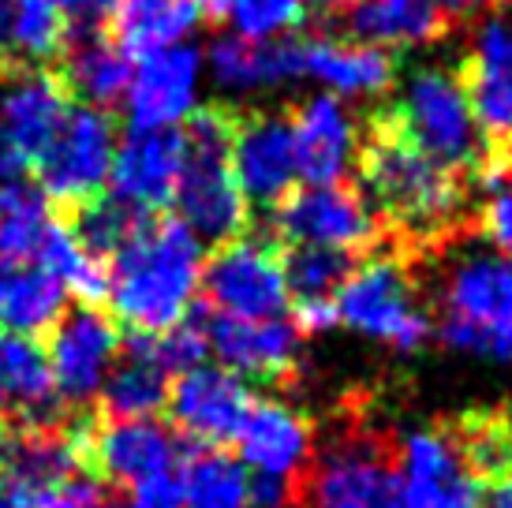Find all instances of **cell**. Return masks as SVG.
I'll return each instance as SVG.
<instances>
[{
    "instance_id": "cell-1",
    "label": "cell",
    "mask_w": 512,
    "mask_h": 508,
    "mask_svg": "<svg viewBox=\"0 0 512 508\" xmlns=\"http://www.w3.org/2000/svg\"><path fill=\"white\" fill-rule=\"evenodd\" d=\"M202 240L180 217H146L109 258L105 299L131 333H161L191 314L202 284Z\"/></svg>"
},
{
    "instance_id": "cell-2",
    "label": "cell",
    "mask_w": 512,
    "mask_h": 508,
    "mask_svg": "<svg viewBox=\"0 0 512 508\" xmlns=\"http://www.w3.org/2000/svg\"><path fill=\"white\" fill-rule=\"evenodd\" d=\"M356 165L374 210L404 236H449L468 210V172L441 165L438 157L404 139L385 109L370 120Z\"/></svg>"
},
{
    "instance_id": "cell-3",
    "label": "cell",
    "mask_w": 512,
    "mask_h": 508,
    "mask_svg": "<svg viewBox=\"0 0 512 508\" xmlns=\"http://www.w3.org/2000/svg\"><path fill=\"white\" fill-rule=\"evenodd\" d=\"M236 116L240 113H232L228 105H210V109H195L184 127L187 157L172 202L180 210V221L199 240L210 243H228L243 236L247 217H251V206L228 161Z\"/></svg>"
},
{
    "instance_id": "cell-4",
    "label": "cell",
    "mask_w": 512,
    "mask_h": 508,
    "mask_svg": "<svg viewBox=\"0 0 512 508\" xmlns=\"http://www.w3.org/2000/svg\"><path fill=\"white\" fill-rule=\"evenodd\" d=\"M438 337L475 359H512V254H456L441 281Z\"/></svg>"
},
{
    "instance_id": "cell-5",
    "label": "cell",
    "mask_w": 512,
    "mask_h": 508,
    "mask_svg": "<svg viewBox=\"0 0 512 508\" xmlns=\"http://www.w3.org/2000/svg\"><path fill=\"white\" fill-rule=\"evenodd\" d=\"M385 116L404 139L460 172L483 169V135L471 116L460 75L449 68H419L408 75L404 94Z\"/></svg>"
},
{
    "instance_id": "cell-6",
    "label": "cell",
    "mask_w": 512,
    "mask_h": 508,
    "mask_svg": "<svg viewBox=\"0 0 512 508\" xmlns=\"http://www.w3.org/2000/svg\"><path fill=\"white\" fill-rule=\"evenodd\" d=\"M337 322L397 352H419L434 333V318L415 303V284L397 258H367L333 296Z\"/></svg>"
},
{
    "instance_id": "cell-7",
    "label": "cell",
    "mask_w": 512,
    "mask_h": 508,
    "mask_svg": "<svg viewBox=\"0 0 512 508\" xmlns=\"http://www.w3.org/2000/svg\"><path fill=\"white\" fill-rule=\"evenodd\" d=\"M116 154V124L105 109L79 105L68 109L60 124L57 139L49 142V150L38 157V180L42 195L79 210L83 202L98 198L109 184Z\"/></svg>"
},
{
    "instance_id": "cell-8",
    "label": "cell",
    "mask_w": 512,
    "mask_h": 508,
    "mask_svg": "<svg viewBox=\"0 0 512 508\" xmlns=\"http://www.w3.org/2000/svg\"><path fill=\"white\" fill-rule=\"evenodd\" d=\"M202 292L214 314L228 318H281L288 311V284L273 240L236 236L217 247L202 266Z\"/></svg>"
},
{
    "instance_id": "cell-9",
    "label": "cell",
    "mask_w": 512,
    "mask_h": 508,
    "mask_svg": "<svg viewBox=\"0 0 512 508\" xmlns=\"http://www.w3.org/2000/svg\"><path fill=\"white\" fill-rule=\"evenodd\" d=\"M270 228L288 243L333 247L348 254L374 247L382 236V221L367 195L344 184H303V191H288L270 210Z\"/></svg>"
},
{
    "instance_id": "cell-10",
    "label": "cell",
    "mask_w": 512,
    "mask_h": 508,
    "mask_svg": "<svg viewBox=\"0 0 512 508\" xmlns=\"http://www.w3.org/2000/svg\"><path fill=\"white\" fill-rule=\"evenodd\" d=\"M404 508H483V479L449 426L412 430L397 449Z\"/></svg>"
},
{
    "instance_id": "cell-11",
    "label": "cell",
    "mask_w": 512,
    "mask_h": 508,
    "mask_svg": "<svg viewBox=\"0 0 512 508\" xmlns=\"http://www.w3.org/2000/svg\"><path fill=\"white\" fill-rule=\"evenodd\" d=\"M83 464L94 479L116 486H139V482L176 475L180 471V441L157 419H101L83 423Z\"/></svg>"
},
{
    "instance_id": "cell-12",
    "label": "cell",
    "mask_w": 512,
    "mask_h": 508,
    "mask_svg": "<svg viewBox=\"0 0 512 508\" xmlns=\"http://www.w3.org/2000/svg\"><path fill=\"white\" fill-rule=\"evenodd\" d=\"M120 355V333L116 325L94 307L64 311L49 337V378L60 408H86L94 404L101 385Z\"/></svg>"
},
{
    "instance_id": "cell-13",
    "label": "cell",
    "mask_w": 512,
    "mask_h": 508,
    "mask_svg": "<svg viewBox=\"0 0 512 508\" xmlns=\"http://www.w3.org/2000/svg\"><path fill=\"white\" fill-rule=\"evenodd\" d=\"M397 479V452L374 434H352L314 460L303 479V501L314 508H378Z\"/></svg>"
},
{
    "instance_id": "cell-14",
    "label": "cell",
    "mask_w": 512,
    "mask_h": 508,
    "mask_svg": "<svg viewBox=\"0 0 512 508\" xmlns=\"http://www.w3.org/2000/svg\"><path fill=\"white\" fill-rule=\"evenodd\" d=\"M251 404L255 396L247 389V381L236 378L232 370L206 367V363L176 374L165 400L172 426L199 449H221L228 441H236Z\"/></svg>"
},
{
    "instance_id": "cell-15",
    "label": "cell",
    "mask_w": 512,
    "mask_h": 508,
    "mask_svg": "<svg viewBox=\"0 0 512 508\" xmlns=\"http://www.w3.org/2000/svg\"><path fill=\"white\" fill-rule=\"evenodd\" d=\"M460 86L468 94L471 116L501 161H512V19H486L475 30Z\"/></svg>"
},
{
    "instance_id": "cell-16",
    "label": "cell",
    "mask_w": 512,
    "mask_h": 508,
    "mask_svg": "<svg viewBox=\"0 0 512 508\" xmlns=\"http://www.w3.org/2000/svg\"><path fill=\"white\" fill-rule=\"evenodd\" d=\"M202 53L195 45H172L139 60L124 90V113L131 131L180 127L199 109Z\"/></svg>"
},
{
    "instance_id": "cell-17",
    "label": "cell",
    "mask_w": 512,
    "mask_h": 508,
    "mask_svg": "<svg viewBox=\"0 0 512 508\" xmlns=\"http://www.w3.org/2000/svg\"><path fill=\"white\" fill-rule=\"evenodd\" d=\"M240 464L258 479H277L296 486L303 497V479L314 464V434L307 415H299L285 400H255L240 434H236Z\"/></svg>"
},
{
    "instance_id": "cell-18",
    "label": "cell",
    "mask_w": 512,
    "mask_h": 508,
    "mask_svg": "<svg viewBox=\"0 0 512 508\" xmlns=\"http://www.w3.org/2000/svg\"><path fill=\"white\" fill-rule=\"evenodd\" d=\"M228 161L247 206L273 210L296 184V146L288 120L270 113L236 116Z\"/></svg>"
},
{
    "instance_id": "cell-19",
    "label": "cell",
    "mask_w": 512,
    "mask_h": 508,
    "mask_svg": "<svg viewBox=\"0 0 512 508\" xmlns=\"http://www.w3.org/2000/svg\"><path fill=\"white\" fill-rule=\"evenodd\" d=\"M187 142L180 127H157V131H128V139L116 142L109 184L113 198L128 202L135 210L154 213L172 202L180 172H184Z\"/></svg>"
},
{
    "instance_id": "cell-20",
    "label": "cell",
    "mask_w": 512,
    "mask_h": 508,
    "mask_svg": "<svg viewBox=\"0 0 512 508\" xmlns=\"http://www.w3.org/2000/svg\"><path fill=\"white\" fill-rule=\"evenodd\" d=\"M288 127L296 146V176H303V184L322 187L348 180L359 154V131L341 98L314 94L292 113Z\"/></svg>"
},
{
    "instance_id": "cell-21",
    "label": "cell",
    "mask_w": 512,
    "mask_h": 508,
    "mask_svg": "<svg viewBox=\"0 0 512 508\" xmlns=\"http://www.w3.org/2000/svg\"><path fill=\"white\" fill-rule=\"evenodd\" d=\"M210 348L221 359V367L236 378L285 381L296 370L299 333L285 318H228L214 314L206 322Z\"/></svg>"
},
{
    "instance_id": "cell-22",
    "label": "cell",
    "mask_w": 512,
    "mask_h": 508,
    "mask_svg": "<svg viewBox=\"0 0 512 508\" xmlns=\"http://www.w3.org/2000/svg\"><path fill=\"white\" fill-rule=\"evenodd\" d=\"M68 109L72 94L57 71H19L0 98V135L12 142L27 169H34L49 142L57 139Z\"/></svg>"
},
{
    "instance_id": "cell-23",
    "label": "cell",
    "mask_w": 512,
    "mask_h": 508,
    "mask_svg": "<svg viewBox=\"0 0 512 508\" xmlns=\"http://www.w3.org/2000/svg\"><path fill=\"white\" fill-rule=\"evenodd\" d=\"M206 68H210L217 86L236 90V94L281 86L303 75V42L288 38V34L285 38H266V42L221 34L206 49Z\"/></svg>"
},
{
    "instance_id": "cell-24",
    "label": "cell",
    "mask_w": 512,
    "mask_h": 508,
    "mask_svg": "<svg viewBox=\"0 0 512 508\" xmlns=\"http://www.w3.org/2000/svg\"><path fill=\"white\" fill-rule=\"evenodd\" d=\"M57 408L45 352L30 337L0 329V426L60 423Z\"/></svg>"
},
{
    "instance_id": "cell-25",
    "label": "cell",
    "mask_w": 512,
    "mask_h": 508,
    "mask_svg": "<svg viewBox=\"0 0 512 508\" xmlns=\"http://www.w3.org/2000/svg\"><path fill=\"white\" fill-rule=\"evenodd\" d=\"M344 27L352 42L378 49H423L449 34V15L430 0H352L344 8Z\"/></svg>"
},
{
    "instance_id": "cell-26",
    "label": "cell",
    "mask_w": 512,
    "mask_h": 508,
    "mask_svg": "<svg viewBox=\"0 0 512 508\" xmlns=\"http://www.w3.org/2000/svg\"><path fill=\"white\" fill-rule=\"evenodd\" d=\"M303 75L326 86L333 98H370L397 79V60L378 45L314 38L303 42Z\"/></svg>"
},
{
    "instance_id": "cell-27",
    "label": "cell",
    "mask_w": 512,
    "mask_h": 508,
    "mask_svg": "<svg viewBox=\"0 0 512 508\" xmlns=\"http://www.w3.org/2000/svg\"><path fill=\"white\" fill-rule=\"evenodd\" d=\"M109 38L124 57H150L172 45H184L187 34L199 27L195 0H109L105 8Z\"/></svg>"
},
{
    "instance_id": "cell-28",
    "label": "cell",
    "mask_w": 512,
    "mask_h": 508,
    "mask_svg": "<svg viewBox=\"0 0 512 508\" xmlns=\"http://www.w3.org/2000/svg\"><path fill=\"white\" fill-rule=\"evenodd\" d=\"M60 79L68 94L83 98L94 109L124 101L131 83V57H124L105 30H75L64 45V71Z\"/></svg>"
},
{
    "instance_id": "cell-29",
    "label": "cell",
    "mask_w": 512,
    "mask_h": 508,
    "mask_svg": "<svg viewBox=\"0 0 512 508\" xmlns=\"http://www.w3.org/2000/svg\"><path fill=\"white\" fill-rule=\"evenodd\" d=\"M68 23L49 0H0V75L64 53Z\"/></svg>"
},
{
    "instance_id": "cell-30",
    "label": "cell",
    "mask_w": 512,
    "mask_h": 508,
    "mask_svg": "<svg viewBox=\"0 0 512 508\" xmlns=\"http://www.w3.org/2000/svg\"><path fill=\"white\" fill-rule=\"evenodd\" d=\"M64 307H68V292L42 266L0 262V329L34 337L53 329Z\"/></svg>"
},
{
    "instance_id": "cell-31",
    "label": "cell",
    "mask_w": 512,
    "mask_h": 508,
    "mask_svg": "<svg viewBox=\"0 0 512 508\" xmlns=\"http://www.w3.org/2000/svg\"><path fill=\"white\" fill-rule=\"evenodd\" d=\"M120 348L124 355L113 363L98 393L101 411L105 419H154L169 400V374L128 340H120Z\"/></svg>"
},
{
    "instance_id": "cell-32",
    "label": "cell",
    "mask_w": 512,
    "mask_h": 508,
    "mask_svg": "<svg viewBox=\"0 0 512 508\" xmlns=\"http://www.w3.org/2000/svg\"><path fill=\"white\" fill-rule=\"evenodd\" d=\"M180 508H255L247 467L221 449H195L180 471Z\"/></svg>"
},
{
    "instance_id": "cell-33",
    "label": "cell",
    "mask_w": 512,
    "mask_h": 508,
    "mask_svg": "<svg viewBox=\"0 0 512 508\" xmlns=\"http://www.w3.org/2000/svg\"><path fill=\"white\" fill-rule=\"evenodd\" d=\"M53 225L49 198L27 180H0V262H34Z\"/></svg>"
},
{
    "instance_id": "cell-34",
    "label": "cell",
    "mask_w": 512,
    "mask_h": 508,
    "mask_svg": "<svg viewBox=\"0 0 512 508\" xmlns=\"http://www.w3.org/2000/svg\"><path fill=\"white\" fill-rule=\"evenodd\" d=\"M34 258H38V266H42L68 296L83 299L86 307H94L98 299H105V288H109L105 266L86 251L83 243L75 240V232L64 225V221H53V225H49V232H45V240Z\"/></svg>"
},
{
    "instance_id": "cell-35",
    "label": "cell",
    "mask_w": 512,
    "mask_h": 508,
    "mask_svg": "<svg viewBox=\"0 0 512 508\" xmlns=\"http://www.w3.org/2000/svg\"><path fill=\"white\" fill-rule=\"evenodd\" d=\"M285 266L288 299H333L337 288L348 281L356 269V258L333 247H311V243H292V251L281 254Z\"/></svg>"
},
{
    "instance_id": "cell-36",
    "label": "cell",
    "mask_w": 512,
    "mask_h": 508,
    "mask_svg": "<svg viewBox=\"0 0 512 508\" xmlns=\"http://www.w3.org/2000/svg\"><path fill=\"white\" fill-rule=\"evenodd\" d=\"M146 217H150V213L135 210L128 202H120V198L98 195L75 210V221L68 228H72L75 240L83 243L86 251L94 254L98 262H105V258H113V254L139 232V225H143Z\"/></svg>"
},
{
    "instance_id": "cell-37",
    "label": "cell",
    "mask_w": 512,
    "mask_h": 508,
    "mask_svg": "<svg viewBox=\"0 0 512 508\" xmlns=\"http://www.w3.org/2000/svg\"><path fill=\"white\" fill-rule=\"evenodd\" d=\"M105 486L90 471H72L60 479L30 482L8 490V508H101Z\"/></svg>"
},
{
    "instance_id": "cell-38",
    "label": "cell",
    "mask_w": 512,
    "mask_h": 508,
    "mask_svg": "<svg viewBox=\"0 0 512 508\" xmlns=\"http://www.w3.org/2000/svg\"><path fill=\"white\" fill-rule=\"evenodd\" d=\"M303 0H228V23L232 34L251 38V42H266V38H285L288 30L303 23Z\"/></svg>"
},
{
    "instance_id": "cell-39",
    "label": "cell",
    "mask_w": 512,
    "mask_h": 508,
    "mask_svg": "<svg viewBox=\"0 0 512 508\" xmlns=\"http://www.w3.org/2000/svg\"><path fill=\"white\" fill-rule=\"evenodd\" d=\"M479 172L486 176V198L475 225L494 251L512 254V161H498V169Z\"/></svg>"
},
{
    "instance_id": "cell-40",
    "label": "cell",
    "mask_w": 512,
    "mask_h": 508,
    "mask_svg": "<svg viewBox=\"0 0 512 508\" xmlns=\"http://www.w3.org/2000/svg\"><path fill=\"white\" fill-rule=\"evenodd\" d=\"M116 508H180V471L131 486Z\"/></svg>"
},
{
    "instance_id": "cell-41",
    "label": "cell",
    "mask_w": 512,
    "mask_h": 508,
    "mask_svg": "<svg viewBox=\"0 0 512 508\" xmlns=\"http://www.w3.org/2000/svg\"><path fill=\"white\" fill-rule=\"evenodd\" d=\"M292 325H296L299 337H314V333H326L341 322H337L333 299H296L292 303Z\"/></svg>"
},
{
    "instance_id": "cell-42",
    "label": "cell",
    "mask_w": 512,
    "mask_h": 508,
    "mask_svg": "<svg viewBox=\"0 0 512 508\" xmlns=\"http://www.w3.org/2000/svg\"><path fill=\"white\" fill-rule=\"evenodd\" d=\"M60 15H64V23H72L68 34L75 30H98V23L105 19V8H109V0H49Z\"/></svg>"
},
{
    "instance_id": "cell-43",
    "label": "cell",
    "mask_w": 512,
    "mask_h": 508,
    "mask_svg": "<svg viewBox=\"0 0 512 508\" xmlns=\"http://www.w3.org/2000/svg\"><path fill=\"white\" fill-rule=\"evenodd\" d=\"M483 508H512V467L483 486Z\"/></svg>"
},
{
    "instance_id": "cell-44",
    "label": "cell",
    "mask_w": 512,
    "mask_h": 508,
    "mask_svg": "<svg viewBox=\"0 0 512 508\" xmlns=\"http://www.w3.org/2000/svg\"><path fill=\"white\" fill-rule=\"evenodd\" d=\"M27 172V161L15 154V146L4 135H0V180H23Z\"/></svg>"
},
{
    "instance_id": "cell-45",
    "label": "cell",
    "mask_w": 512,
    "mask_h": 508,
    "mask_svg": "<svg viewBox=\"0 0 512 508\" xmlns=\"http://www.w3.org/2000/svg\"><path fill=\"white\" fill-rule=\"evenodd\" d=\"M434 8H438L441 15H475V12H483V8H490L494 0H430Z\"/></svg>"
},
{
    "instance_id": "cell-46",
    "label": "cell",
    "mask_w": 512,
    "mask_h": 508,
    "mask_svg": "<svg viewBox=\"0 0 512 508\" xmlns=\"http://www.w3.org/2000/svg\"><path fill=\"white\" fill-rule=\"evenodd\" d=\"M348 4H352V0H303V8L314 15H344Z\"/></svg>"
},
{
    "instance_id": "cell-47",
    "label": "cell",
    "mask_w": 512,
    "mask_h": 508,
    "mask_svg": "<svg viewBox=\"0 0 512 508\" xmlns=\"http://www.w3.org/2000/svg\"><path fill=\"white\" fill-rule=\"evenodd\" d=\"M195 8H199V15H206V19H225L228 0H195Z\"/></svg>"
},
{
    "instance_id": "cell-48",
    "label": "cell",
    "mask_w": 512,
    "mask_h": 508,
    "mask_svg": "<svg viewBox=\"0 0 512 508\" xmlns=\"http://www.w3.org/2000/svg\"><path fill=\"white\" fill-rule=\"evenodd\" d=\"M0 508H8V490H4V482H0Z\"/></svg>"
}]
</instances>
